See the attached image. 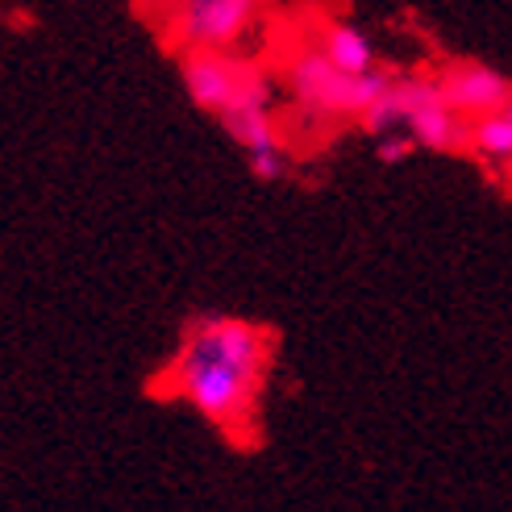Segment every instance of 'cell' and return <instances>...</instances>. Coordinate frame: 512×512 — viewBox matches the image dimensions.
I'll list each match as a JSON object with an SVG mask.
<instances>
[{
  "instance_id": "obj_7",
  "label": "cell",
  "mask_w": 512,
  "mask_h": 512,
  "mask_svg": "<svg viewBox=\"0 0 512 512\" xmlns=\"http://www.w3.org/2000/svg\"><path fill=\"white\" fill-rule=\"evenodd\" d=\"M313 46H317L338 71H350V75H367V71L379 67V55H375L371 34H367L358 21H346V17H329L321 30H317V42H313Z\"/></svg>"
},
{
  "instance_id": "obj_4",
  "label": "cell",
  "mask_w": 512,
  "mask_h": 512,
  "mask_svg": "<svg viewBox=\"0 0 512 512\" xmlns=\"http://www.w3.org/2000/svg\"><path fill=\"white\" fill-rule=\"evenodd\" d=\"M284 84H288L292 105L309 121H358L371 100L392 84V71L388 67H375L367 75L338 71L309 42L284 63Z\"/></svg>"
},
{
  "instance_id": "obj_8",
  "label": "cell",
  "mask_w": 512,
  "mask_h": 512,
  "mask_svg": "<svg viewBox=\"0 0 512 512\" xmlns=\"http://www.w3.org/2000/svg\"><path fill=\"white\" fill-rule=\"evenodd\" d=\"M467 150L492 171V179H508L512 163V109H496L467 121Z\"/></svg>"
},
{
  "instance_id": "obj_3",
  "label": "cell",
  "mask_w": 512,
  "mask_h": 512,
  "mask_svg": "<svg viewBox=\"0 0 512 512\" xmlns=\"http://www.w3.org/2000/svg\"><path fill=\"white\" fill-rule=\"evenodd\" d=\"M179 80H184L188 100L209 113L225 117L238 109H275V75L238 50H184L179 55Z\"/></svg>"
},
{
  "instance_id": "obj_9",
  "label": "cell",
  "mask_w": 512,
  "mask_h": 512,
  "mask_svg": "<svg viewBox=\"0 0 512 512\" xmlns=\"http://www.w3.org/2000/svg\"><path fill=\"white\" fill-rule=\"evenodd\" d=\"M254 179H263V184H275V179L288 175V150L275 146V150H259V155H246Z\"/></svg>"
},
{
  "instance_id": "obj_2",
  "label": "cell",
  "mask_w": 512,
  "mask_h": 512,
  "mask_svg": "<svg viewBox=\"0 0 512 512\" xmlns=\"http://www.w3.org/2000/svg\"><path fill=\"white\" fill-rule=\"evenodd\" d=\"M358 130L367 138L408 134L417 150H433V155L467 150V121L442 100L433 75H392V84L358 117Z\"/></svg>"
},
{
  "instance_id": "obj_10",
  "label": "cell",
  "mask_w": 512,
  "mask_h": 512,
  "mask_svg": "<svg viewBox=\"0 0 512 512\" xmlns=\"http://www.w3.org/2000/svg\"><path fill=\"white\" fill-rule=\"evenodd\" d=\"M413 155H417V146H413V138H408V134H383V138H375V159L379 163L396 167V163L413 159Z\"/></svg>"
},
{
  "instance_id": "obj_6",
  "label": "cell",
  "mask_w": 512,
  "mask_h": 512,
  "mask_svg": "<svg viewBox=\"0 0 512 512\" xmlns=\"http://www.w3.org/2000/svg\"><path fill=\"white\" fill-rule=\"evenodd\" d=\"M446 105L471 121L483 113H496V109H512V84L508 75L492 63H479V59H450L438 75H433Z\"/></svg>"
},
{
  "instance_id": "obj_5",
  "label": "cell",
  "mask_w": 512,
  "mask_h": 512,
  "mask_svg": "<svg viewBox=\"0 0 512 512\" xmlns=\"http://www.w3.org/2000/svg\"><path fill=\"white\" fill-rule=\"evenodd\" d=\"M271 0H163V38L184 50H238Z\"/></svg>"
},
{
  "instance_id": "obj_1",
  "label": "cell",
  "mask_w": 512,
  "mask_h": 512,
  "mask_svg": "<svg viewBox=\"0 0 512 512\" xmlns=\"http://www.w3.org/2000/svg\"><path fill=\"white\" fill-rule=\"evenodd\" d=\"M279 363V329L238 313H192L175 350L146 375V400L184 404L238 454H263L267 400Z\"/></svg>"
}]
</instances>
